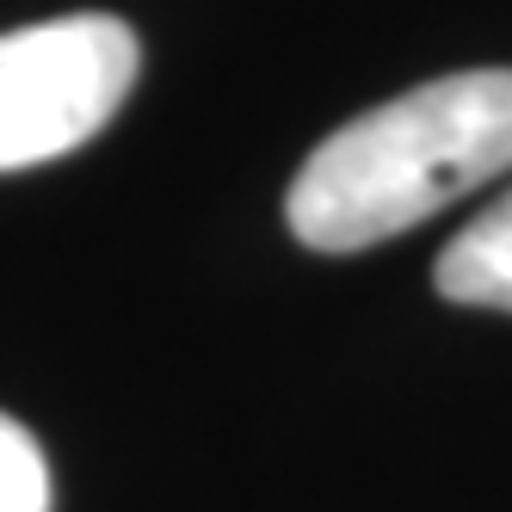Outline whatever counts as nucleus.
<instances>
[{
    "mask_svg": "<svg viewBox=\"0 0 512 512\" xmlns=\"http://www.w3.org/2000/svg\"><path fill=\"white\" fill-rule=\"evenodd\" d=\"M0 512H56L50 457L13 414H0Z\"/></svg>",
    "mask_w": 512,
    "mask_h": 512,
    "instance_id": "obj_4",
    "label": "nucleus"
},
{
    "mask_svg": "<svg viewBox=\"0 0 512 512\" xmlns=\"http://www.w3.org/2000/svg\"><path fill=\"white\" fill-rule=\"evenodd\" d=\"M136 75L142 44L112 13L0 31V173L75 155L118 118Z\"/></svg>",
    "mask_w": 512,
    "mask_h": 512,
    "instance_id": "obj_2",
    "label": "nucleus"
},
{
    "mask_svg": "<svg viewBox=\"0 0 512 512\" xmlns=\"http://www.w3.org/2000/svg\"><path fill=\"white\" fill-rule=\"evenodd\" d=\"M432 284L445 303L512 315V192H500L463 235L445 241V253L432 266Z\"/></svg>",
    "mask_w": 512,
    "mask_h": 512,
    "instance_id": "obj_3",
    "label": "nucleus"
},
{
    "mask_svg": "<svg viewBox=\"0 0 512 512\" xmlns=\"http://www.w3.org/2000/svg\"><path fill=\"white\" fill-rule=\"evenodd\" d=\"M506 167L512 68H463L321 136L284 192V223L315 253H364L420 229Z\"/></svg>",
    "mask_w": 512,
    "mask_h": 512,
    "instance_id": "obj_1",
    "label": "nucleus"
}]
</instances>
